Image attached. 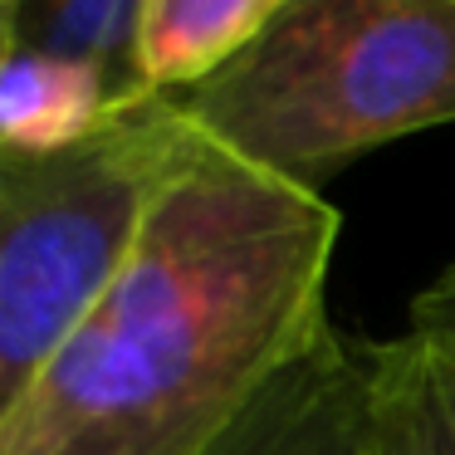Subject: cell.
<instances>
[{"instance_id":"1","label":"cell","mask_w":455,"mask_h":455,"mask_svg":"<svg viewBox=\"0 0 455 455\" xmlns=\"http://www.w3.org/2000/svg\"><path fill=\"white\" fill-rule=\"evenodd\" d=\"M338 211L191 128L0 455H206L328 333Z\"/></svg>"},{"instance_id":"2","label":"cell","mask_w":455,"mask_h":455,"mask_svg":"<svg viewBox=\"0 0 455 455\" xmlns=\"http://www.w3.org/2000/svg\"><path fill=\"white\" fill-rule=\"evenodd\" d=\"M172 103L216 148L318 191L363 152L455 123V0H289Z\"/></svg>"},{"instance_id":"3","label":"cell","mask_w":455,"mask_h":455,"mask_svg":"<svg viewBox=\"0 0 455 455\" xmlns=\"http://www.w3.org/2000/svg\"><path fill=\"white\" fill-rule=\"evenodd\" d=\"M187 142L177 103L142 99L69 152H0V426L103 294Z\"/></svg>"},{"instance_id":"4","label":"cell","mask_w":455,"mask_h":455,"mask_svg":"<svg viewBox=\"0 0 455 455\" xmlns=\"http://www.w3.org/2000/svg\"><path fill=\"white\" fill-rule=\"evenodd\" d=\"M372 455H455V269L396 338L363 343Z\"/></svg>"},{"instance_id":"5","label":"cell","mask_w":455,"mask_h":455,"mask_svg":"<svg viewBox=\"0 0 455 455\" xmlns=\"http://www.w3.org/2000/svg\"><path fill=\"white\" fill-rule=\"evenodd\" d=\"M206 455H372L363 343L328 328Z\"/></svg>"},{"instance_id":"6","label":"cell","mask_w":455,"mask_h":455,"mask_svg":"<svg viewBox=\"0 0 455 455\" xmlns=\"http://www.w3.org/2000/svg\"><path fill=\"white\" fill-rule=\"evenodd\" d=\"M123 103L108 79L84 60L15 44L0 64V152L11 157H54L89 142Z\"/></svg>"},{"instance_id":"7","label":"cell","mask_w":455,"mask_h":455,"mask_svg":"<svg viewBox=\"0 0 455 455\" xmlns=\"http://www.w3.org/2000/svg\"><path fill=\"white\" fill-rule=\"evenodd\" d=\"M289 0H142L138 79L157 99H181L235 64Z\"/></svg>"},{"instance_id":"8","label":"cell","mask_w":455,"mask_h":455,"mask_svg":"<svg viewBox=\"0 0 455 455\" xmlns=\"http://www.w3.org/2000/svg\"><path fill=\"white\" fill-rule=\"evenodd\" d=\"M138 15L142 0H25L20 44L93 64L128 108L157 99L138 79Z\"/></svg>"},{"instance_id":"9","label":"cell","mask_w":455,"mask_h":455,"mask_svg":"<svg viewBox=\"0 0 455 455\" xmlns=\"http://www.w3.org/2000/svg\"><path fill=\"white\" fill-rule=\"evenodd\" d=\"M20 11L25 0H0V64L15 54V44H20Z\"/></svg>"}]
</instances>
